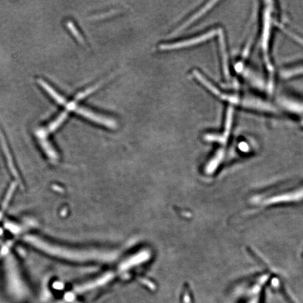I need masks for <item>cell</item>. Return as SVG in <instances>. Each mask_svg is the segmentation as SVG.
<instances>
[{
  "label": "cell",
  "instance_id": "obj_1",
  "mask_svg": "<svg viewBox=\"0 0 303 303\" xmlns=\"http://www.w3.org/2000/svg\"><path fill=\"white\" fill-rule=\"evenodd\" d=\"M192 75L196 80H197L215 97L227 103L230 107H236L242 109L256 112L258 113L267 114V115H277L280 113L277 105L270 102L268 100L258 97L251 94H237L223 91L213 84L207 77H205L199 70H194Z\"/></svg>",
  "mask_w": 303,
  "mask_h": 303
},
{
  "label": "cell",
  "instance_id": "obj_2",
  "mask_svg": "<svg viewBox=\"0 0 303 303\" xmlns=\"http://www.w3.org/2000/svg\"><path fill=\"white\" fill-rule=\"evenodd\" d=\"M277 7L273 1H263L261 8V26L258 46L270 76V84L274 71L271 60L272 39L275 27L279 26Z\"/></svg>",
  "mask_w": 303,
  "mask_h": 303
},
{
  "label": "cell",
  "instance_id": "obj_3",
  "mask_svg": "<svg viewBox=\"0 0 303 303\" xmlns=\"http://www.w3.org/2000/svg\"><path fill=\"white\" fill-rule=\"evenodd\" d=\"M266 275L259 277L251 282L244 286V288L240 291V295L239 296L237 303H261L262 296H263V289L264 287L265 277Z\"/></svg>",
  "mask_w": 303,
  "mask_h": 303
},
{
  "label": "cell",
  "instance_id": "obj_4",
  "mask_svg": "<svg viewBox=\"0 0 303 303\" xmlns=\"http://www.w3.org/2000/svg\"><path fill=\"white\" fill-rule=\"evenodd\" d=\"M221 34L220 29H212V30H208L205 33L197 36V37L191 38V39L180 41V42L171 43V44H161L159 48L161 50H173L189 47V46H195L197 44L211 40L213 38L219 37Z\"/></svg>",
  "mask_w": 303,
  "mask_h": 303
},
{
  "label": "cell",
  "instance_id": "obj_5",
  "mask_svg": "<svg viewBox=\"0 0 303 303\" xmlns=\"http://www.w3.org/2000/svg\"><path fill=\"white\" fill-rule=\"evenodd\" d=\"M279 106L296 116H303V102L292 96H282L278 99ZM278 106V107H279Z\"/></svg>",
  "mask_w": 303,
  "mask_h": 303
},
{
  "label": "cell",
  "instance_id": "obj_6",
  "mask_svg": "<svg viewBox=\"0 0 303 303\" xmlns=\"http://www.w3.org/2000/svg\"><path fill=\"white\" fill-rule=\"evenodd\" d=\"M74 110H75L77 114L82 115L84 118L89 119V120L96 122V123H99L100 125L105 126V127H109V128H115L116 127V122L114 121L113 120L94 113V112L91 111L87 108H79V107L76 106Z\"/></svg>",
  "mask_w": 303,
  "mask_h": 303
},
{
  "label": "cell",
  "instance_id": "obj_7",
  "mask_svg": "<svg viewBox=\"0 0 303 303\" xmlns=\"http://www.w3.org/2000/svg\"><path fill=\"white\" fill-rule=\"evenodd\" d=\"M40 84L42 86L43 88H44V89H45V90L47 91V92L49 93L51 96H52L53 99L56 100L57 103H60V104L61 105L66 104V101H65L64 98H63L61 95L58 94L57 91H55L52 87H50L49 84L46 83V82H43V81H40Z\"/></svg>",
  "mask_w": 303,
  "mask_h": 303
},
{
  "label": "cell",
  "instance_id": "obj_8",
  "mask_svg": "<svg viewBox=\"0 0 303 303\" xmlns=\"http://www.w3.org/2000/svg\"><path fill=\"white\" fill-rule=\"evenodd\" d=\"M67 115H68V113H67L66 111L64 112V113H62L61 115H60V116L58 117V118H57L54 122H53L50 125V130L53 131L54 130V129L58 128V127H59V126L61 125V124L63 123V122L64 121V120H65V118H66L67 117Z\"/></svg>",
  "mask_w": 303,
  "mask_h": 303
},
{
  "label": "cell",
  "instance_id": "obj_9",
  "mask_svg": "<svg viewBox=\"0 0 303 303\" xmlns=\"http://www.w3.org/2000/svg\"><path fill=\"white\" fill-rule=\"evenodd\" d=\"M68 28L70 29V32H72V34H73L74 37L77 39V40L80 41V42H82L83 41V39H82V36L80 34V32H78V30H77L74 24H72L71 22H69L68 23Z\"/></svg>",
  "mask_w": 303,
  "mask_h": 303
},
{
  "label": "cell",
  "instance_id": "obj_10",
  "mask_svg": "<svg viewBox=\"0 0 303 303\" xmlns=\"http://www.w3.org/2000/svg\"><path fill=\"white\" fill-rule=\"evenodd\" d=\"M99 86L100 84H97V85L94 86V87L89 88V89H87V90L82 91V92H81L80 94L77 96V98H76V101H77V100L84 99V98L86 97V96H88V95L91 94L93 91L96 90V89H97Z\"/></svg>",
  "mask_w": 303,
  "mask_h": 303
}]
</instances>
